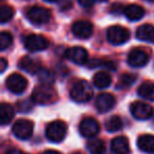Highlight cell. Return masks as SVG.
Segmentation results:
<instances>
[{"instance_id":"obj_1","label":"cell","mask_w":154,"mask_h":154,"mask_svg":"<svg viewBox=\"0 0 154 154\" xmlns=\"http://www.w3.org/2000/svg\"><path fill=\"white\" fill-rule=\"evenodd\" d=\"M32 99L36 103L50 105V103H53L54 101H56L57 93L51 86L42 85V86H38L34 89L32 93Z\"/></svg>"},{"instance_id":"obj_2","label":"cell","mask_w":154,"mask_h":154,"mask_svg":"<svg viewBox=\"0 0 154 154\" xmlns=\"http://www.w3.org/2000/svg\"><path fill=\"white\" fill-rule=\"evenodd\" d=\"M71 98L76 103H87L93 96V89L91 85L86 80L76 82L71 89Z\"/></svg>"},{"instance_id":"obj_3","label":"cell","mask_w":154,"mask_h":154,"mask_svg":"<svg viewBox=\"0 0 154 154\" xmlns=\"http://www.w3.org/2000/svg\"><path fill=\"white\" fill-rule=\"evenodd\" d=\"M66 130H68V127H66V122L62 120H55L48 125L45 134H47L49 140L53 141V143H60L66 137Z\"/></svg>"},{"instance_id":"obj_4","label":"cell","mask_w":154,"mask_h":154,"mask_svg":"<svg viewBox=\"0 0 154 154\" xmlns=\"http://www.w3.org/2000/svg\"><path fill=\"white\" fill-rule=\"evenodd\" d=\"M130 38V32L120 26H112L107 31V39L114 45H119L127 42Z\"/></svg>"},{"instance_id":"obj_5","label":"cell","mask_w":154,"mask_h":154,"mask_svg":"<svg viewBox=\"0 0 154 154\" xmlns=\"http://www.w3.org/2000/svg\"><path fill=\"white\" fill-rule=\"evenodd\" d=\"M26 18L34 24H43L51 19V12L42 7H32L26 11Z\"/></svg>"},{"instance_id":"obj_6","label":"cell","mask_w":154,"mask_h":154,"mask_svg":"<svg viewBox=\"0 0 154 154\" xmlns=\"http://www.w3.org/2000/svg\"><path fill=\"white\" fill-rule=\"evenodd\" d=\"M7 87L14 94H21L26 91V87H28V80L21 74L13 73L8 77Z\"/></svg>"},{"instance_id":"obj_7","label":"cell","mask_w":154,"mask_h":154,"mask_svg":"<svg viewBox=\"0 0 154 154\" xmlns=\"http://www.w3.org/2000/svg\"><path fill=\"white\" fill-rule=\"evenodd\" d=\"M33 128L34 125L31 120L28 119H19L14 124L12 131L13 134L19 139H28L33 134Z\"/></svg>"},{"instance_id":"obj_8","label":"cell","mask_w":154,"mask_h":154,"mask_svg":"<svg viewBox=\"0 0 154 154\" xmlns=\"http://www.w3.org/2000/svg\"><path fill=\"white\" fill-rule=\"evenodd\" d=\"M99 130H100L99 124L93 117L84 118L79 124L80 134L88 138H92L95 135H97L99 133Z\"/></svg>"},{"instance_id":"obj_9","label":"cell","mask_w":154,"mask_h":154,"mask_svg":"<svg viewBox=\"0 0 154 154\" xmlns=\"http://www.w3.org/2000/svg\"><path fill=\"white\" fill-rule=\"evenodd\" d=\"M24 45H26L28 51L38 52L47 49L49 47V41H48V39L45 37L41 36V35L33 34V35H29L26 38Z\"/></svg>"},{"instance_id":"obj_10","label":"cell","mask_w":154,"mask_h":154,"mask_svg":"<svg viewBox=\"0 0 154 154\" xmlns=\"http://www.w3.org/2000/svg\"><path fill=\"white\" fill-rule=\"evenodd\" d=\"M130 110L133 117H135L136 119H148L153 115V108L148 103H143V101L133 103L130 107Z\"/></svg>"},{"instance_id":"obj_11","label":"cell","mask_w":154,"mask_h":154,"mask_svg":"<svg viewBox=\"0 0 154 154\" xmlns=\"http://www.w3.org/2000/svg\"><path fill=\"white\" fill-rule=\"evenodd\" d=\"M72 32L77 38L87 39L93 34V24L88 20H78L73 23Z\"/></svg>"},{"instance_id":"obj_12","label":"cell","mask_w":154,"mask_h":154,"mask_svg":"<svg viewBox=\"0 0 154 154\" xmlns=\"http://www.w3.org/2000/svg\"><path fill=\"white\" fill-rule=\"evenodd\" d=\"M115 103L116 99L113 95L110 93H101L97 96L96 100H95V107L98 112L106 113V112L113 109Z\"/></svg>"},{"instance_id":"obj_13","label":"cell","mask_w":154,"mask_h":154,"mask_svg":"<svg viewBox=\"0 0 154 154\" xmlns=\"http://www.w3.org/2000/svg\"><path fill=\"white\" fill-rule=\"evenodd\" d=\"M66 56L68 59L77 64H85L88 62V52L82 47H72L66 50Z\"/></svg>"},{"instance_id":"obj_14","label":"cell","mask_w":154,"mask_h":154,"mask_svg":"<svg viewBox=\"0 0 154 154\" xmlns=\"http://www.w3.org/2000/svg\"><path fill=\"white\" fill-rule=\"evenodd\" d=\"M149 56L147 52L141 49H133L128 55V62L131 66L134 68H140L148 63Z\"/></svg>"},{"instance_id":"obj_15","label":"cell","mask_w":154,"mask_h":154,"mask_svg":"<svg viewBox=\"0 0 154 154\" xmlns=\"http://www.w3.org/2000/svg\"><path fill=\"white\" fill-rule=\"evenodd\" d=\"M111 150L114 154H129L130 146H129L128 138L125 136L115 137L111 141Z\"/></svg>"},{"instance_id":"obj_16","label":"cell","mask_w":154,"mask_h":154,"mask_svg":"<svg viewBox=\"0 0 154 154\" xmlns=\"http://www.w3.org/2000/svg\"><path fill=\"white\" fill-rule=\"evenodd\" d=\"M125 16L131 21H137L141 19L145 16V10L138 5H130L128 7L124 8Z\"/></svg>"},{"instance_id":"obj_17","label":"cell","mask_w":154,"mask_h":154,"mask_svg":"<svg viewBox=\"0 0 154 154\" xmlns=\"http://www.w3.org/2000/svg\"><path fill=\"white\" fill-rule=\"evenodd\" d=\"M19 66L22 70L31 73V74H37L40 71L41 64L37 59L31 57H23L19 62Z\"/></svg>"},{"instance_id":"obj_18","label":"cell","mask_w":154,"mask_h":154,"mask_svg":"<svg viewBox=\"0 0 154 154\" xmlns=\"http://www.w3.org/2000/svg\"><path fill=\"white\" fill-rule=\"evenodd\" d=\"M136 37L139 40L154 42V26L149 23L140 26L136 31Z\"/></svg>"},{"instance_id":"obj_19","label":"cell","mask_w":154,"mask_h":154,"mask_svg":"<svg viewBox=\"0 0 154 154\" xmlns=\"http://www.w3.org/2000/svg\"><path fill=\"white\" fill-rule=\"evenodd\" d=\"M137 146L141 151L146 153H154V135L143 134L139 136Z\"/></svg>"},{"instance_id":"obj_20","label":"cell","mask_w":154,"mask_h":154,"mask_svg":"<svg viewBox=\"0 0 154 154\" xmlns=\"http://www.w3.org/2000/svg\"><path fill=\"white\" fill-rule=\"evenodd\" d=\"M112 77L105 71H99L93 77V84L98 89H106L111 85Z\"/></svg>"},{"instance_id":"obj_21","label":"cell","mask_w":154,"mask_h":154,"mask_svg":"<svg viewBox=\"0 0 154 154\" xmlns=\"http://www.w3.org/2000/svg\"><path fill=\"white\" fill-rule=\"evenodd\" d=\"M15 116V110L9 103H3L0 106V122L1 125H8L12 122V119Z\"/></svg>"},{"instance_id":"obj_22","label":"cell","mask_w":154,"mask_h":154,"mask_svg":"<svg viewBox=\"0 0 154 154\" xmlns=\"http://www.w3.org/2000/svg\"><path fill=\"white\" fill-rule=\"evenodd\" d=\"M138 95L143 98H146L148 100L154 101V82H146L138 88L137 91Z\"/></svg>"},{"instance_id":"obj_23","label":"cell","mask_w":154,"mask_h":154,"mask_svg":"<svg viewBox=\"0 0 154 154\" xmlns=\"http://www.w3.org/2000/svg\"><path fill=\"white\" fill-rule=\"evenodd\" d=\"M91 154H103L106 151V145L101 139L92 138L87 145Z\"/></svg>"},{"instance_id":"obj_24","label":"cell","mask_w":154,"mask_h":154,"mask_svg":"<svg viewBox=\"0 0 154 154\" xmlns=\"http://www.w3.org/2000/svg\"><path fill=\"white\" fill-rule=\"evenodd\" d=\"M122 128V120L119 116H112L106 122V129H107L109 132H116V131H119Z\"/></svg>"},{"instance_id":"obj_25","label":"cell","mask_w":154,"mask_h":154,"mask_svg":"<svg viewBox=\"0 0 154 154\" xmlns=\"http://www.w3.org/2000/svg\"><path fill=\"white\" fill-rule=\"evenodd\" d=\"M37 76H38L39 80H40L43 85H49V86H51V84H54V82H55L53 73L45 68H41L40 71L37 73Z\"/></svg>"},{"instance_id":"obj_26","label":"cell","mask_w":154,"mask_h":154,"mask_svg":"<svg viewBox=\"0 0 154 154\" xmlns=\"http://www.w3.org/2000/svg\"><path fill=\"white\" fill-rule=\"evenodd\" d=\"M136 80V76L134 74H122L119 78V82H117V88L119 89H125V88H128V87L132 86L133 84L135 82Z\"/></svg>"},{"instance_id":"obj_27","label":"cell","mask_w":154,"mask_h":154,"mask_svg":"<svg viewBox=\"0 0 154 154\" xmlns=\"http://www.w3.org/2000/svg\"><path fill=\"white\" fill-rule=\"evenodd\" d=\"M13 8L9 7V5H2L0 8V21H1V23H5V22L10 21L13 18Z\"/></svg>"},{"instance_id":"obj_28","label":"cell","mask_w":154,"mask_h":154,"mask_svg":"<svg viewBox=\"0 0 154 154\" xmlns=\"http://www.w3.org/2000/svg\"><path fill=\"white\" fill-rule=\"evenodd\" d=\"M13 42V36L9 32H2L0 34V49L5 51Z\"/></svg>"},{"instance_id":"obj_29","label":"cell","mask_w":154,"mask_h":154,"mask_svg":"<svg viewBox=\"0 0 154 154\" xmlns=\"http://www.w3.org/2000/svg\"><path fill=\"white\" fill-rule=\"evenodd\" d=\"M32 109V103L30 100H22L18 103V110L21 112H29Z\"/></svg>"},{"instance_id":"obj_30","label":"cell","mask_w":154,"mask_h":154,"mask_svg":"<svg viewBox=\"0 0 154 154\" xmlns=\"http://www.w3.org/2000/svg\"><path fill=\"white\" fill-rule=\"evenodd\" d=\"M59 2L61 10H69L72 7V0H59Z\"/></svg>"},{"instance_id":"obj_31","label":"cell","mask_w":154,"mask_h":154,"mask_svg":"<svg viewBox=\"0 0 154 154\" xmlns=\"http://www.w3.org/2000/svg\"><path fill=\"white\" fill-rule=\"evenodd\" d=\"M77 1H78V3H79L82 7L91 8L93 5H94V2L96 1V0H77Z\"/></svg>"},{"instance_id":"obj_32","label":"cell","mask_w":154,"mask_h":154,"mask_svg":"<svg viewBox=\"0 0 154 154\" xmlns=\"http://www.w3.org/2000/svg\"><path fill=\"white\" fill-rule=\"evenodd\" d=\"M7 66H8L7 59H5V58H1V59H0V72L1 73L5 72Z\"/></svg>"},{"instance_id":"obj_33","label":"cell","mask_w":154,"mask_h":154,"mask_svg":"<svg viewBox=\"0 0 154 154\" xmlns=\"http://www.w3.org/2000/svg\"><path fill=\"white\" fill-rule=\"evenodd\" d=\"M5 154H24V153L21 151V150L16 149V148H12V149L8 150L7 153H5Z\"/></svg>"},{"instance_id":"obj_34","label":"cell","mask_w":154,"mask_h":154,"mask_svg":"<svg viewBox=\"0 0 154 154\" xmlns=\"http://www.w3.org/2000/svg\"><path fill=\"white\" fill-rule=\"evenodd\" d=\"M42 154H59V153L57 151H55V150H45Z\"/></svg>"},{"instance_id":"obj_35","label":"cell","mask_w":154,"mask_h":154,"mask_svg":"<svg viewBox=\"0 0 154 154\" xmlns=\"http://www.w3.org/2000/svg\"><path fill=\"white\" fill-rule=\"evenodd\" d=\"M45 1H47V2H58L59 0H45Z\"/></svg>"},{"instance_id":"obj_36","label":"cell","mask_w":154,"mask_h":154,"mask_svg":"<svg viewBox=\"0 0 154 154\" xmlns=\"http://www.w3.org/2000/svg\"><path fill=\"white\" fill-rule=\"evenodd\" d=\"M148 2H154V0H147Z\"/></svg>"},{"instance_id":"obj_37","label":"cell","mask_w":154,"mask_h":154,"mask_svg":"<svg viewBox=\"0 0 154 154\" xmlns=\"http://www.w3.org/2000/svg\"><path fill=\"white\" fill-rule=\"evenodd\" d=\"M96 1H101V2H103V1H107V0H96Z\"/></svg>"},{"instance_id":"obj_38","label":"cell","mask_w":154,"mask_h":154,"mask_svg":"<svg viewBox=\"0 0 154 154\" xmlns=\"http://www.w3.org/2000/svg\"><path fill=\"white\" fill-rule=\"evenodd\" d=\"M74 154H80V153H74Z\"/></svg>"}]
</instances>
